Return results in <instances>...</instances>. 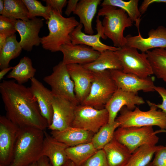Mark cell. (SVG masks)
Instances as JSON below:
<instances>
[{"mask_svg": "<svg viewBox=\"0 0 166 166\" xmlns=\"http://www.w3.org/2000/svg\"><path fill=\"white\" fill-rule=\"evenodd\" d=\"M0 93L7 117L19 128L32 127L45 131L48 126L42 115L29 87L14 80H4Z\"/></svg>", "mask_w": 166, "mask_h": 166, "instance_id": "obj_1", "label": "cell"}, {"mask_svg": "<svg viewBox=\"0 0 166 166\" xmlns=\"http://www.w3.org/2000/svg\"><path fill=\"white\" fill-rule=\"evenodd\" d=\"M45 131L32 127L20 128L9 166H28L42 156Z\"/></svg>", "mask_w": 166, "mask_h": 166, "instance_id": "obj_2", "label": "cell"}, {"mask_svg": "<svg viewBox=\"0 0 166 166\" xmlns=\"http://www.w3.org/2000/svg\"><path fill=\"white\" fill-rule=\"evenodd\" d=\"M46 23L49 32L41 38V44L43 49L52 52L60 51L62 45L71 42L70 34L80 23L74 17L65 18L52 9Z\"/></svg>", "mask_w": 166, "mask_h": 166, "instance_id": "obj_3", "label": "cell"}, {"mask_svg": "<svg viewBox=\"0 0 166 166\" xmlns=\"http://www.w3.org/2000/svg\"><path fill=\"white\" fill-rule=\"evenodd\" d=\"M101 6L97 15L104 17L102 24L104 35L112 41L114 47L120 48L125 45L126 40L124 31L132 26L133 22L121 9L109 5Z\"/></svg>", "mask_w": 166, "mask_h": 166, "instance_id": "obj_4", "label": "cell"}, {"mask_svg": "<svg viewBox=\"0 0 166 166\" xmlns=\"http://www.w3.org/2000/svg\"><path fill=\"white\" fill-rule=\"evenodd\" d=\"M146 102L150 107L147 111H142L137 107L130 110L125 106L123 107L115 121L119 124V127L156 126L161 129H166V113L158 110L155 103L148 100Z\"/></svg>", "mask_w": 166, "mask_h": 166, "instance_id": "obj_5", "label": "cell"}, {"mask_svg": "<svg viewBox=\"0 0 166 166\" xmlns=\"http://www.w3.org/2000/svg\"><path fill=\"white\" fill-rule=\"evenodd\" d=\"M93 73L89 94L81 104L101 109L105 108V105L118 88L110 70Z\"/></svg>", "mask_w": 166, "mask_h": 166, "instance_id": "obj_6", "label": "cell"}, {"mask_svg": "<svg viewBox=\"0 0 166 166\" xmlns=\"http://www.w3.org/2000/svg\"><path fill=\"white\" fill-rule=\"evenodd\" d=\"M152 126L118 127L114 137L126 146L131 153L144 145L155 146L159 138Z\"/></svg>", "mask_w": 166, "mask_h": 166, "instance_id": "obj_7", "label": "cell"}, {"mask_svg": "<svg viewBox=\"0 0 166 166\" xmlns=\"http://www.w3.org/2000/svg\"><path fill=\"white\" fill-rule=\"evenodd\" d=\"M125 73L146 78L153 74L146 53H139L135 48L125 45L115 51Z\"/></svg>", "mask_w": 166, "mask_h": 166, "instance_id": "obj_8", "label": "cell"}, {"mask_svg": "<svg viewBox=\"0 0 166 166\" xmlns=\"http://www.w3.org/2000/svg\"><path fill=\"white\" fill-rule=\"evenodd\" d=\"M43 80L50 87L53 96L64 98L79 104L75 95L74 83L68 72L66 65L62 61L55 66L52 73L45 77Z\"/></svg>", "mask_w": 166, "mask_h": 166, "instance_id": "obj_9", "label": "cell"}, {"mask_svg": "<svg viewBox=\"0 0 166 166\" xmlns=\"http://www.w3.org/2000/svg\"><path fill=\"white\" fill-rule=\"evenodd\" d=\"M106 109H97L90 106L78 104L76 107L72 127L97 133L108 122Z\"/></svg>", "mask_w": 166, "mask_h": 166, "instance_id": "obj_10", "label": "cell"}, {"mask_svg": "<svg viewBox=\"0 0 166 166\" xmlns=\"http://www.w3.org/2000/svg\"><path fill=\"white\" fill-rule=\"evenodd\" d=\"M19 129L6 116H0V165L9 166L11 163Z\"/></svg>", "mask_w": 166, "mask_h": 166, "instance_id": "obj_11", "label": "cell"}, {"mask_svg": "<svg viewBox=\"0 0 166 166\" xmlns=\"http://www.w3.org/2000/svg\"><path fill=\"white\" fill-rule=\"evenodd\" d=\"M78 105L64 98L53 96L52 121L48 128L51 131H61L72 127L75 110Z\"/></svg>", "mask_w": 166, "mask_h": 166, "instance_id": "obj_12", "label": "cell"}, {"mask_svg": "<svg viewBox=\"0 0 166 166\" xmlns=\"http://www.w3.org/2000/svg\"><path fill=\"white\" fill-rule=\"evenodd\" d=\"M96 22L95 29L97 31L96 34L89 35L82 32L81 30L83 26L80 23L70 34L71 43L74 45L83 44L88 46L100 53L107 50L113 51L117 50L119 48L106 45L101 42V38L104 39H106L107 38L104 34L102 21L98 15Z\"/></svg>", "mask_w": 166, "mask_h": 166, "instance_id": "obj_13", "label": "cell"}, {"mask_svg": "<svg viewBox=\"0 0 166 166\" xmlns=\"http://www.w3.org/2000/svg\"><path fill=\"white\" fill-rule=\"evenodd\" d=\"M145 103L143 98L137 93L127 92L117 88L105 106L109 115L108 123L114 122L118 113L124 106L130 110Z\"/></svg>", "mask_w": 166, "mask_h": 166, "instance_id": "obj_14", "label": "cell"}, {"mask_svg": "<svg viewBox=\"0 0 166 166\" xmlns=\"http://www.w3.org/2000/svg\"><path fill=\"white\" fill-rule=\"evenodd\" d=\"M43 20L37 17L27 20H16V30L20 35L19 42L22 49L30 51L34 46H39L41 44L39 34L43 26Z\"/></svg>", "mask_w": 166, "mask_h": 166, "instance_id": "obj_15", "label": "cell"}, {"mask_svg": "<svg viewBox=\"0 0 166 166\" xmlns=\"http://www.w3.org/2000/svg\"><path fill=\"white\" fill-rule=\"evenodd\" d=\"M112 77L117 88L127 92L137 93L140 91L145 92L155 91L156 86L153 78L149 77L141 78L132 74L125 73L122 70H110Z\"/></svg>", "mask_w": 166, "mask_h": 166, "instance_id": "obj_16", "label": "cell"}, {"mask_svg": "<svg viewBox=\"0 0 166 166\" xmlns=\"http://www.w3.org/2000/svg\"><path fill=\"white\" fill-rule=\"evenodd\" d=\"M66 66L74 83L76 98L79 104H81L89 94L93 79V72L82 65L71 64Z\"/></svg>", "mask_w": 166, "mask_h": 166, "instance_id": "obj_17", "label": "cell"}, {"mask_svg": "<svg viewBox=\"0 0 166 166\" xmlns=\"http://www.w3.org/2000/svg\"><path fill=\"white\" fill-rule=\"evenodd\" d=\"M148 37L144 38L140 32L137 36L128 35L125 37V45L146 53L152 48H166V28L159 26L152 29L148 33Z\"/></svg>", "mask_w": 166, "mask_h": 166, "instance_id": "obj_18", "label": "cell"}, {"mask_svg": "<svg viewBox=\"0 0 166 166\" xmlns=\"http://www.w3.org/2000/svg\"><path fill=\"white\" fill-rule=\"evenodd\" d=\"M60 51L63 55L62 61L66 65L78 64L85 65L95 61L100 53L88 46L73 44L71 42L62 45Z\"/></svg>", "mask_w": 166, "mask_h": 166, "instance_id": "obj_19", "label": "cell"}, {"mask_svg": "<svg viewBox=\"0 0 166 166\" xmlns=\"http://www.w3.org/2000/svg\"><path fill=\"white\" fill-rule=\"evenodd\" d=\"M30 80L31 85L29 88L36 99L42 115L47 122L48 127L52 121V101L53 95L51 90L45 87L36 78L34 77Z\"/></svg>", "mask_w": 166, "mask_h": 166, "instance_id": "obj_20", "label": "cell"}, {"mask_svg": "<svg viewBox=\"0 0 166 166\" xmlns=\"http://www.w3.org/2000/svg\"><path fill=\"white\" fill-rule=\"evenodd\" d=\"M68 147L45 132L42 156L48 158L52 166H62L67 161L66 149Z\"/></svg>", "mask_w": 166, "mask_h": 166, "instance_id": "obj_21", "label": "cell"}, {"mask_svg": "<svg viewBox=\"0 0 166 166\" xmlns=\"http://www.w3.org/2000/svg\"><path fill=\"white\" fill-rule=\"evenodd\" d=\"M51 134L57 141L72 147L91 142L94 133L71 127L61 131H51Z\"/></svg>", "mask_w": 166, "mask_h": 166, "instance_id": "obj_22", "label": "cell"}, {"mask_svg": "<svg viewBox=\"0 0 166 166\" xmlns=\"http://www.w3.org/2000/svg\"><path fill=\"white\" fill-rule=\"evenodd\" d=\"M101 0H79L76 9L73 13L79 18V23L84 27L85 33L93 35L94 33L92 25L93 18L96 14Z\"/></svg>", "mask_w": 166, "mask_h": 166, "instance_id": "obj_23", "label": "cell"}, {"mask_svg": "<svg viewBox=\"0 0 166 166\" xmlns=\"http://www.w3.org/2000/svg\"><path fill=\"white\" fill-rule=\"evenodd\" d=\"M106 156L108 166H124L132 153L124 144L114 137L103 148Z\"/></svg>", "mask_w": 166, "mask_h": 166, "instance_id": "obj_24", "label": "cell"}, {"mask_svg": "<svg viewBox=\"0 0 166 166\" xmlns=\"http://www.w3.org/2000/svg\"><path fill=\"white\" fill-rule=\"evenodd\" d=\"M93 72H99L107 70L122 69L120 61L115 51H104L94 61L83 65Z\"/></svg>", "mask_w": 166, "mask_h": 166, "instance_id": "obj_25", "label": "cell"}, {"mask_svg": "<svg viewBox=\"0 0 166 166\" xmlns=\"http://www.w3.org/2000/svg\"><path fill=\"white\" fill-rule=\"evenodd\" d=\"M36 71V69L32 65L31 59L24 56L13 67L7 77L13 78L18 84L23 85L34 77Z\"/></svg>", "mask_w": 166, "mask_h": 166, "instance_id": "obj_26", "label": "cell"}, {"mask_svg": "<svg viewBox=\"0 0 166 166\" xmlns=\"http://www.w3.org/2000/svg\"><path fill=\"white\" fill-rule=\"evenodd\" d=\"M146 53L153 74L166 83V50L158 48Z\"/></svg>", "mask_w": 166, "mask_h": 166, "instance_id": "obj_27", "label": "cell"}, {"mask_svg": "<svg viewBox=\"0 0 166 166\" xmlns=\"http://www.w3.org/2000/svg\"><path fill=\"white\" fill-rule=\"evenodd\" d=\"M97 151L91 142L69 147L66 149L68 159L76 166H81Z\"/></svg>", "mask_w": 166, "mask_h": 166, "instance_id": "obj_28", "label": "cell"}, {"mask_svg": "<svg viewBox=\"0 0 166 166\" xmlns=\"http://www.w3.org/2000/svg\"><path fill=\"white\" fill-rule=\"evenodd\" d=\"M22 49L15 34L8 37L5 44L0 50L1 70L9 67L10 61L18 57Z\"/></svg>", "mask_w": 166, "mask_h": 166, "instance_id": "obj_29", "label": "cell"}, {"mask_svg": "<svg viewBox=\"0 0 166 166\" xmlns=\"http://www.w3.org/2000/svg\"><path fill=\"white\" fill-rule=\"evenodd\" d=\"M138 0L125 1L122 0H104L101 6L109 5L121 9L124 11L139 31L141 14L138 7Z\"/></svg>", "mask_w": 166, "mask_h": 166, "instance_id": "obj_30", "label": "cell"}, {"mask_svg": "<svg viewBox=\"0 0 166 166\" xmlns=\"http://www.w3.org/2000/svg\"><path fill=\"white\" fill-rule=\"evenodd\" d=\"M161 146L144 145L140 147L132 153L124 166H146L151 162L155 152Z\"/></svg>", "mask_w": 166, "mask_h": 166, "instance_id": "obj_31", "label": "cell"}, {"mask_svg": "<svg viewBox=\"0 0 166 166\" xmlns=\"http://www.w3.org/2000/svg\"><path fill=\"white\" fill-rule=\"evenodd\" d=\"M119 126V124L116 121L102 126L92 139L91 142L95 148L97 150L103 149L113 138L115 131Z\"/></svg>", "mask_w": 166, "mask_h": 166, "instance_id": "obj_32", "label": "cell"}, {"mask_svg": "<svg viewBox=\"0 0 166 166\" xmlns=\"http://www.w3.org/2000/svg\"><path fill=\"white\" fill-rule=\"evenodd\" d=\"M4 9L2 15L16 20H27L28 13L22 0H4Z\"/></svg>", "mask_w": 166, "mask_h": 166, "instance_id": "obj_33", "label": "cell"}, {"mask_svg": "<svg viewBox=\"0 0 166 166\" xmlns=\"http://www.w3.org/2000/svg\"><path fill=\"white\" fill-rule=\"evenodd\" d=\"M27 9L28 18L31 19L40 16L46 21L49 18L52 8L49 6H44L41 2L37 0H22Z\"/></svg>", "mask_w": 166, "mask_h": 166, "instance_id": "obj_34", "label": "cell"}, {"mask_svg": "<svg viewBox=\"0 0 166 166\" xmlns=\"http://www.w3.org/2000/svg\"><path fill=\"white\" fill-rule=\"evenodd\" d=\"M16 20L1 15L0 33L5 34L7 37L15 34L17 31L15 24Z\"/></svg>", "mask_w": 166, "mask_h": 166, "instance_id": "obj_35", "label": "cell"}, {"mask_svg": "<svg viewBox=\"0 0 166 166\" xmlns=\"http://www.w3.org/2000/svg\"><path fill=\"white\" fill-rule=\"evenodd\" d=\"M81 166H108L105 153L103 149L97 150Z\"/></svg>", "mask_w": 166, "mask_h": 166, "instance_id": "obj_36", "label": "cell"}, {"mask_svg": "<svg viewBox=\"0 0 166 166\" xmlns=\"http://www.w3.org/2000/svg\"><path fill=\"white\" fill-rule=\"evenodd\" d=\"M152 163L154 166H166V146L161 145L155 153Z\"/></svg>", "mask_w": 166, "mask_h": 166, "instance_id": "obj_37", "label": "cell"}, {"mask_svg": "<svg viewBox=\"0 0 166 166\" xmlns=\"http://www.w3.org/2000/svg\"><path fill=\"white\" fill-rule=\"evenodd\" d=\"M46 6H50L52 10H56L62 14L63 9L67 4L66 0H43Z\"/></svg>", "mask_w": 166, "mask_h": 166, "instance_id": "obj_38", "label": "cell"}, {"mask_svg": "<svg viewBox=\"0 0 166 166\" xmlns=\"http://www.w3.org/2000/svg\"><path fill=\"white\" fill-rule=\"evenodd\" d=\"M154 89L160 95L162 99L161 104H156L155 103V105L166 113V89L163 87L156 86Z\"/></svg>", "mask_w": 166, "mask_h": 166, "instance_id": "obj_39", "label": "cell"}, {"mask_svg": "<svg viewBox=\"0 0 166 166\" xmlns=\"http://www.w3.org/2000/svg\"><path fill=\"white\" fill-rule=\"evenodd\" d=\"M154 3H166V0H144L142 2L139 8L141 14H143L147 11L149 6Z\"/></svg>", "mask_w": 166, "mask_h": 166, "instance_id": "obj_40", "label": "cell"}, {"mask_svg": "<svg viewBox=\"0 0 166 166\" xmlns=\"http://www.w3.org/2000/svg\"><path fill=\"white\" fill-rule=\"evenodd\" d=\"M79 1L78 0H69L68 1L67 7L65 12L66 15L69 16L72 12L74 11Z\"/></svg>", "mask_w": 166, "mask_h": 166, "instance_id": "obj_41", "label": "cell"}, {"mask_svg": "<svg viewBox=\"0 0 166 166\" xmlns=\"http://www.w3.org/2000/svg\"><path fill=\"white\" fill-rule=\"evenodd\" d=\"M38 166H52L48 158L42 156L37 161Z\"/></svg>", "mask_w": 166, "mask_h": 166, "instance_id": "obj_42", "label": "cell"}, {"mask_svg": "<svg viewBox=\"0 0 166 166\" xmlns=\"http://www.w3.org/2000/svg\"><path fill=\"white\" fill-rule=\"evenodd\" d=\"M13 67H9L1 70L0 72V80H2L6 74L13 69Z\"/></svg>", "mask_w": 166, "mask_h": 166, "instance_id": "obj_43", "label": "cell"}, {"mask_svg": "<svg viewBox=\"0 0 166 166\" xmlns=\"http://www.w3.org/2000/svg\"><path fill=\"white\" fill-rule=\"evenodd\" d=\"M7 37L4 34L0 33V50L5 44Z\"/></svg>", "mask_w": 166, "mask_h": 166, "instance_id": "obj_44", "label": "cell"}, {"mask_svg": "<svg viewBox=\"0 0 166 166\" xmlns=\"http://www.w3.org/2000/svg\"><path fill=\"white\" fill-rule=\"evenodd\" d=\"M5 8V4L4 0H0V14H3Z\"/></svg>", "mask_w": 166, "mask_h": 166, "instance_id": "obj_45", "label": "cell"}, {"mask_svg": "<svg viewBox=\"0 0 166 166\" xmlns=\"http://www.w3.org/2000/svg\"><path fill=\"white\" fill-rule=\"evenodd\" d=\"M62 166H76L75 164L71 160H68Z\"/></svg>", "mask_w": 166, "mask_h": 166, "instance_id": "obj_46", "label": "cell"}, {"mask_svg": "<svg viewBox=\"0 0 166 166\" xmlns=\"http://www.w3.org/2000/svg\"><path fill=\"white\" fill-rule=\"evenodd\" d=\"M155 132L156 134L158 133H160V132H166V130L165 129H160V130L156 131ZM165 146H166V144Z\"/></svg>", "mask_w": 166, "mask_h": 166, "instance_id": "obj_47", "label": "cell"}, {"mask_svg": "<svg viewBox=\"0 0 166 166\" xmlns=\"http://www.w3.org/2000/svg\"><path fill=\"white\" fill-rule=\"evenodd\" d=\"M28 166H38L37 162L32 163Z\"/></svg>", "mask_w": 166, "mask_h": 166, "instance_id": "obj_48", "label": "cell"}, {"mask_svg": "<svg viewBox=\"0 0 166 166\" xmlns=\"http://www.w3.org/2000/svg\"><path fill=\"white\" fill-rule=\"evenodd\" d=\"M146 166H154L153 164H152V162H150L149 164H148Z\"/></svg>", "mask_w": 166, "mask_h": 166, "instance_id": "obj_49", "label": "cell"}, {"mask_svg": "<svg viewBox=\"0 0 166 166\" xmlns=\"http://www.w3.org/2000/svg\"><path fill=\"white\" fill-rule=\"evenodd\" d=\"M0 166H2V165H0Z\"/></svg>", "mask_w": 166, "mask_h": 166, "instance_id": "obj_50", "label": "cell"}]
</instances>
